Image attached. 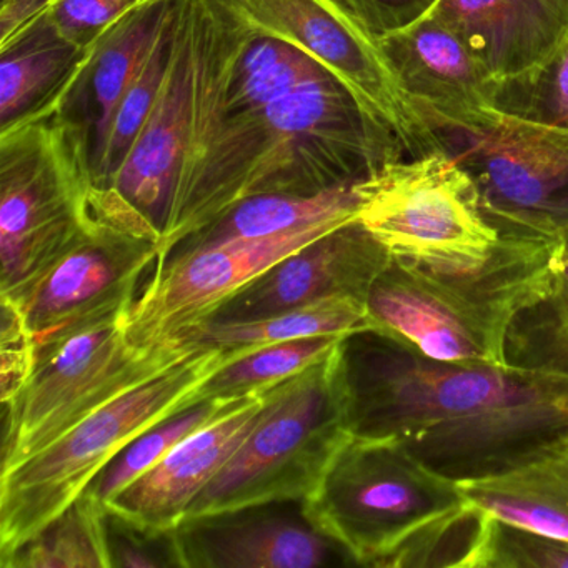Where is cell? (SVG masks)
<instances>
[{
    "mask_svg": "<svg viewBox=\"0 0 568 568\" xmlns=\"http://www.w3.org/2000/svg\"><path fill=\"white\" fill-rule=\"evenodd\" d=\"M354 437L394 438L454 480L497 474L568 432V375L425 357L372 331L341 341Z\"/></svg>",
    "mask_w": 568,
    "mask_h": 568,
    "instance_id": "obj_1",
    "label": "cell"
},
{
    "mask_svg": "<svg viewBox=\"0 0 568 568\" xmlns=\"http://www.w3.org/2000/svg\"><path fill=\"white\" fill-rule=\"evenodd\" d=\"M308 520L355 565L457 567L478 511L460 481L438 474L394 438L354 437L337 452L314 494Z\"/></svg>",
    "mask_w": 568,
    "mask_h": 568,
    "instance_id": "obj_2",
    "label": "cell"
},
{
    "mask_svg": "<svg viewBox=\"0 0 568 568\" xmlns=\"http://www.w3.org/2000/svg\"><path fill=\"white\" fill-rule=\"evenodd\" d=\"M565 239L500 229L480 267L437 271L392 257L368 292V328L425 357L508 365L515 318L550 291Z\"/></svg>",
    "mask_w": 568,
    "mask_h": 568,
    "instance_id": "obj_3",
    "label": "cell"
},
{
    "mask_svg": "<svg viewBox=\"0 0 568 568\" xmlns=\"http://www.w3.org/2000/svg\"><path fill=\"white\" fill-rule=\"evenodd\" d=\"M241 354L202 351L125 392L19 467L0 474V557L24 544L88 490L142 432L194 405V390Z\"/></svg>",
    "mask_w": 568,
    "mask_h": 568,
    "instance_id": "obj_4",
    "label": "cell"
},
{
    "mask_svg": "<svg viewBox=\"0 0 568 568\" xmlns=\"http://www.w3.org/2000/svg\"><path fill=\"white\" fill-rule=\"evenodd\" d=\"M351 437L338 342L327 358L264 392L254 427L187 517L268 501H304Z\"/></svg>",
    "mask_w": 568,
    "mask_h": 568,
    "instance_id": "obj_5",
    "label": "cell"
},
{
    "mask_svg": "<svg viewBox=\"0 0 568 568\" xmlns=\"http://www.w3.org/2000/svg\"><path fill=\"white\" fill-rule=\"evenodd\" d=\"M129 312L38 351L24 387L4 404L0 474L41 454L109 402L195 354L175 345H135L128 335Z\"/></svg>",
    "mask_w": 568,
    "mask_h": 568,
    "instance_id": "obj_6",
    "label": "cell"
},
{
    "mask_svg": "<svg viewBox=\"0 0 568 568\" xmlns=\"http://www.w3.org/2000/svg\"><path fill=\"white\" fill-rule=\"evenodd\" d=\"M92 179L54 118L0 134V292L18 301L92 221Z\"/></svg>",
    "mask_w": 568,
    "mask_h": 568,
    "instance_id": "obj_7",
    "label": "cell"
},
{
    "mask_svg": "<svg viewBox=\"0 0 568 568\" xmlns=\"http://www.w3.org/2000/svg\"><path fill=\"white\" fill-rule=\"evenodd\" d=\"M357 219L392 257L437 271L480 267L500 242L467 169L447 151L400 159L355 184Z\"/></svg>",
    "mask_w": 568,
    "mask_h": 568,
    "instance_id": "obj_8",
    "label": "cell"
},
{
    "mask_svg": "<svg viewBox=\"0 0 568 568\" xmlns=\"http://www.w3.org/2000/svg\"><path fill=\"white\" fill-rule=\"evenodd\" d=\"M202 45L201 0H179L178 31L158 102L118 175L92 192V211L161 242L191 155Z\"/></svg>",
    "mask_w": 568,
    "mask_h": 568,
    "instance_id": "obj_9",
    "label": "cell"
},
{
    "mask_svg": "<svg viewBox=\"0 0 568 568\" xmlns=\"http://www.w3.org/2000/svg\"><path fill=\"white\" fill-rule=\"evenodd\" d=\"M255 31L288 42L338 79L400 139L407 158L445 151L412 101L381 39L338 0H234Z\"/></svg>",
    "mask_w": 568,
    "mask_h": 568,
    "instance_id": "obj_10",
    "label": "cell"
},
{
    "mask_svg": "<svg viewBox=\"0 0 568 568\" xmlns=\"http://www.w3.org/2000/svg\"><path fill=\"white\" fill-rule=\"evenodd\" d=\"M474 179L498 229L561 237L568 232V128L498 109L477 134H442Z\"/></svg>",
    "mask_w": 568,
    "mask_h": 568,
    "instance_id": "obj_11",
    "label": "cell"
},
{
    "mask_svg": "<svg viewBox=\"0 0 568 568\" xmlns=\"http://www.w3.org/2000/svg\"><path fill=\"white\" fill-rule=\"evenodd\" d=\"M161 242L92 211L78 241L11 302L24 315L41 348L91 327L119 312L131 311L144 274L158 265Z\"/></svg>",
    "mask_w": 568,
    "mask_h": 568,
    "instance_id": "obj_12",
    "label": "cell"
},
{
    "mask_svg": "<svg viewBox=\"0 0 568 568\" xmlns=\"http://www.w3.org/2000/svg\"><path fill=\"white\" fill-rule=\"evenodd\" d=\"M341 225H308L274 237L222 242L169 255L158 262L129 312V338L142 347L171 344L185 328L211 318L272 265Z\"/></svg>",
    "mask_w": 568,
    "mask_h": 568,
    "instance_id": "obj_13",
    "label": "cell"
},
{
    "mask_svg": "<svg viewBox=\"0 0 568 568\" xmlns=\"http://www.w3.org/2000/svg\"><path fill=\"white\" fill-rule=\"evenodd\" d=\"M182 568H314L355 565L322 534L304 501H268L191 515L174 528Z\"/></svg>",
    "mask_w": 568,
    "mask_h": 568,
    "instance_id": "obj_14",
    "label": "cell"
},
{
    "mask_svg": "<svg viewBox=\"0 0 568 568\" xmlns=\"http://www.w3.org/2000/svg\"><path fill=\"white\" fill-rule=\"evenodd\" d=\"M390 262V252L355 219L272 265L211 318L262 317L341 297L365 302Z\"/></svg>",
    "mask_w": 568,
    "mask_h": 568,
    "instance_id": "obj_15",
    "label": "cell"
},
{
    "mask_svg": "<svg viewBox=\"0 0 568 568\" xmlns=\"http://www.w3.org/2000/svg\"><path fill=\"white\" fill-rule=\"evenodd\" d=\"M381 44L405 91L440 134H477L490 124L497 88L440 19L428 14Z\"/></svg>",
    "mask_w": 568,
    "mask_h": 568,
    "instance_id": "obj_16",
    "label": "cell"
},
{
    "mask_svg": "<svg viewBox=\"0 0 568 568\" xmlns=\"http://www.w3.org/2000/svg\"><path fill=\"white\" fill-rule=\"evenodd\" d=\"M172 4L174 0H145L109 29L51 115L68 129L88 162L92 187L115 111L141 71Z\"/></svg>",
    "mask_w": 568,
    "mask_h": 568,
    "instance_id": "obj_17",
    "label": "cell"
},
{
    "mask_svg": "<svg viewBox=\"0 0 568 568\" xmlns=\"http://www.w3.org/2000/svg\"><path fill=\"white\" fill-rule=\"evenodd\" d=\"M430 14L462 39L497 92L540 71L568 38V0H440Z\"/></svg>",
    "mask_w": 568,
    "mask_h": 568,
    "instance_id": "obj_18",
    "label": "cell"
},
{
    "mask_svg": "<svg viewBox=\"0 0 568 568\" xmlns=\"http://www.w3.org/2000/svg\"><path fill=\"white\" fill-rule=\"evenodd\" d=\"M262 404L264 394L254 395L185 438L108 507L138 524L174 530L187 517L199 495L241 447L257 422Z\"/></svg>",
    "mask_w": 568,
    "mask_h": 568,
    "instance_id": "obj_19",
    "label": "cell"
},
{
    "mask_svg": "<svg viewBox=\"0 0 568 568\" xmlns=\"http://www.w3.org/2000/svg\"><path fill=\"white\" fill-rule=\"evenodd\" d=\"M89 52L69 42L45 11L0 41V134L51 118Z\"/></svg>",
    "mask_w": 568,
    "mask_h": 568,
    "instance_id": "obj_20",
    "label": "cell"
},
{
    "mask_svg": "<svg viewBox=\"0 0 568 568\" xmlns=\"http://www.w3.org/2000/svg\"><path fill=\"white\" fill-rule=\"evenodd\" d=\"M480 514L568 541V432L518 464L462 480Z\"/></svg>",
    "mask_w": 568,
    "mask_h": 568,
    "instance_id": "obj_21",
    "label": "cell"
},
{
    "mask_svg": "<svg viewBox=\"0 0 568 568\" xmlns=\"http://www.w3.org/2000/svg\"><path fill=\"white\" fill-rule=\"evenodd\" d=\"M362 328H368L365 302L341 297L262 317L241 321L209 318L185 328L169 345L187 352L225 351L247 354L278 342L321 335L344 337Z\"/></svg>",
    "mask_w": 568,
    "mask_h": 568,
    "instance_id": "obj_22",
    "label": "cell"
},
{
    "mask_svg": "<svg viewBox=\"0 0 568 568\" xmlns=\"http://www.w3.org/2000/svg\"><path fill=\"white\" fill-rule=\"evenodd\" d=\"M357 214L355 184L317 195H248L182 239L165 257L222 242L274 237L308 225L345 224L355 221Z\"/></svg>",
    "mask_w": 568,
    "mask_h": 568,
    "instance_id": "obj_23",
    "label": "cell"
},
{
    "mask_svg": "<svg viewBox=\"0 0 568 568\" xmlns=\"http://www.w3.org/2000/svg\"><path fill=\"white\" fill-rule=\"evenodd\" d=\"M108 505L84 491L38 534L6 557L2 568H111Z\"/></svg>",
    "mask_w": 568,
    "mask_h": 568,
    "instance_id": "obj_24",
    "label": "cell"
},
{
    "mask_svg": "<svg viewBox=\"0 0 568 568\" xmlns=\"http://www.w3.org/2000/svg\"><path fill=\"white\" fill-rule=\"evenodd\" d=\"M341 338L331 335L297 338L237 355L195 388L194 404L202 400H239L264 394L268 388L327 358Z\"/></svg>",
    "mask_w": 568,
    "mask_h": 568,
    "instance_id": "obj_25",
    "label": "cell"
},
{
    "mask_svg": "<svg viewBox=\"0 0 568 568\" xmlns=\"http://www.w3.org/2000/svg\"><path fill=\"white\" fill-rule=\"evenodd\" d=\"M251 398V397H247ZM239 400H202L191 407L182 408L169 415L164 420L149 427L141 435L129 442L91 481L88 494L98 498L101 504L109 505L132 481L141 478L145 471L154 468L169 452L174 450L181 442L191 437L201 428L227 415L237 408Z\"/></svg>",
    "mask_w": 568,
    "mask_h": 568,
    "instance_id": "obj_26",
    "label": "cell"
},
{
    "mask_svg": "<svg viewBox=\"0 0 568 568\" xmlns=\"http://www.w3.org/2000/svg\"><path fill=\"white\" fill-rule=\"evenodd\" d=\"M178 16L179 0H174L141 71L135 75L134 82L125 92L112 119L108 144H105L92 192L104 191L114 181L158 102L159 92L171 64L175 31H178Z\"/></svg>",
    "mask_w": 568,
    "mask_h": 568,
    "instance_id": "obj_27",
    "label": "cell"
},
{
    "mask_svg": "<svg viewBox=\"0 0 568 568\" xmlns=\"http://www.w3.org/2000/svg\"><path fill=\"white\" fill-rule=\"evenodd\" d=\"M507 362L511 367L568 375V242L548 294L515 318Z\"/></svg>",
    "mask_w": 568,
    "mask_h": 568,
    "instance_id": "obj_28",
    "label": "cell"
},
{
    "mask_svg": "<svg viewBox=\"0 0 568 568\" xmlns=\"http://www.w3.org/2000/svg\"><path fill=\"white\" fill-rule=\"evenodd\" d=\"M458 567L568 568V541L478 511L477 527Z\"/></svg>",
    "mask_w": 568,
    "mask_h": 568,
    "instance_id": "obj_29",
    "label": "cell"
},
{
    "mask_svg": "<svg viewBox=\"0 0 568 568\" xmlns=\"http://www.w3.org/2000/svg\"><path fill=\"white\" fill-rule=\"evenodd\" d=\"M497 105L520 118L568 128V38L540 71L500 89Z\"/></svg>",
    "mask_w": 568,
    "mask_h": 568,
    "instance_id": "obj_30",
    "label": "cell"
},
{
    "mask_svg": "<svg viewBox=\"0 0 568 568\" xmlns=\"http://www.w3.org/2000/svg\"><path fill=\"white\" fill-rule=\"evenodd\" d=\"M105 530L111 568L182 567L175 530L138 524L109 507Z\"/></svg>",
    "mask_w": 568,
    "mask_h": 568,
    "instance_id": "obj_31",
    "label": "cell"
},
{
    "mask_svg": "<svg viewBox=\"0 0 568 568\" xmlns=\"http://www.w3.org/2000/svg\"><path fill=\"white\" fill-rule=\"evenodd\" d=\"M145 0H54L45 12L72 44L94 48L95 42Z\"/></svg>",
    "mask_w": 568,
    "mask_h": 568,
    "instance_id": "obj_32",
    "label": "cell"
},
{
    "mask_svg": "<svg viewBox=\"0 0 568 568\" xmlns=\"http://www.w3.org/2000/svg\"><path fill=\"white\" fill-rule=\"evenodd\" d=\"M2 404L24 387L34 371L36 344L22 312L2 301Z\"/></svg>",
    "mask_w": 568,
    "mask_h": 568,
    "instance_id": "obj_33",
    "label": "cell"
},
{
    "mask_svg": "<svg viewBox=\"0 0 568 568\" xmlns=\"http://www.w3.org/2000/svg\"><path fill=\"white\" fill-rule=\"evenodd\" d=\"M378 39L427 18L440 0H338Z\"/></svg>",
    "mask_w": 568,
    "mask_h": 568,
    "instance_id": "obj_34",
    "label": "cell"
},
{
    "mask_svg": "<svg viewBox=\"0 0 568 568\" xmlns=\"http://www.w3.org/2000/svg\"><path fill=\"white\" fill-rule=\"evenodd\" d=\"M54 0H2L0 4V41L14 34L21 26L44 12Z\"/></svg>",
    "mask_w": 568,
    "mask_h": 568,
    "instance_id": "obj_35",
    "label": "cell"
},
{
    "mask_svg": "<svg viewBox=\"0 0 568 568\" xmlns=\"http://www.w3.org/2000/svg\"><path fill=\"white\" fill-rule=\"evenodd\" d=\"M564 239H565V241L568 242V232H567V234L564 235Z\"/></svg>",
    "mask_w": 568,
    "mask_h": 568,
    "instance_id": "obj_36",
    "label": "cell"
}]
</instances>
